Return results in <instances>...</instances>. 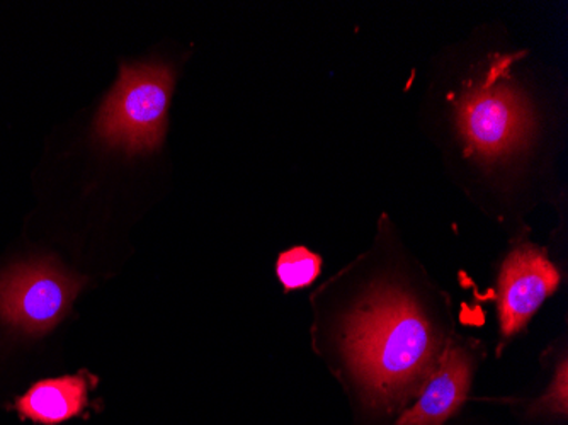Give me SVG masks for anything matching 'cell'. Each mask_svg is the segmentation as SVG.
<instances>
[{"mask_svg":"<svg viewBox=\"0 0 568 425\" xmlns=\"http://www.w3.org/2000/svg\"><path fill=\"white\" fill-rule=\"evenodd\" d=\"M443 351L442 332L395 287L376 290L344 327V353L354 376L366 398L388 412L420 393Z\"/></svg>","mask_w":568,"mask_h":425,"instance_id":"1","label":"cell"},{"mask_svg":"<svg viewBox=\"0 0 568 425\" xmlns=\"http://www.w3.org/2000/svg\"><path fill=\"white\" fill-rule=\"evenodd\" d=\"M516 59L496 57L485 75L453 101L468 150L488 162L516 152L531 136V110L510 81L509 69Z\"/></svg>","mask_w":568,"mask_h":425,"instance_id":"2","label":"cell"},{"mask_svg":"<svg viewBox=\"0 0 568 425\" xmlns=\"http://www.w3.org/2000/svg\"><path fill=\"white\" fill-rule=\"evenodd\" d=\"M172 89L174 73L162 63L121 65L120 79L95 121L99 139L128 152L158 149L168 128Z\"/></svg>","mask_w":568,"mask_h":425,"instance_id":"3","label":"cell"},{"mask_svg":"<svg viewBox=\"0 0 568 425\" xmlns=\"http://www.w3.org/2000/svg\"><path fill=\"white\" fill-rule=\"evenodd\" d=\"M81 286L51 262L18 265L0 277V318L26 334H44L65 318Z\"/></svg>","mask_w":568,"mask_h":425,"instance_id":"4","label":"cell"},{"mask_svg":"<svg viewBox=\"0 0 568 425\" xmlns=\"http://www.w3.org/2000/svg\"><path fill=\"white\" fill-rule=\"evenodd\" d=\"M560 284L547 252L535 245L514 249L504 262L499 280V321L504 337L526 327L536 310Z\"/></svg>","mask_w":568,"mask_h":425,"instance_id":"5","label":"cell"},{"mask_svg":"<svg viewBox=\"0 0 568 425\" xmlns=\"http://www.w3.org/2000/svg\"><path fill=\"white\" fill-rule=\"evenodd\" d=\"M474 361L459 345L445 347L420 389L419 398L400 415L397 425H443L467 401Z\"/></svg>","mask_w":568,"mask_h":425,"instance_id":"6","label":"cell"},{"mask_svg":"<svg viewBox=\"0 0 568 425\" xmlns=\"http://www.w3.org/2000/svg\"><path fill=\"white\" fill-rule=\"evenodd\" d=\"M88 386L84 375L44 380L31 386L30 392L19 398L16 408L22 417L43 425H57L84 411Z\"/></svg>","mask_w":568,"mask_h":425,"instance_id":"7","label":"cell"},{"mask_svg":"<svg viewBox=\"0 0 568 425\" xmlns=\"http://www.w3.org/2000/svg\"><path fill=\"white\" fill-rule=\"evenodd\" d=\"M321 271V255L314 254L305 247L290 249L277 259V277L286 291L310 286L317 280Z\"/></svg>","mask_w":568,"mask_h":425,"instance_id":"8","label":"cell"},{"mask_svg":"<svg viewBox=\"0 0 568 425\" xmlns=\"http://www.w3.org/2000/svg\"><path fill=\"white\" fill-rule=\"evenodd\" d=\"M567 361H561L560 367L557 370V376H555L554 383H551L550 389L547 395L538 402L535 407V412H548V414L561 415L565 417L568 412V373H567Z\"/></svg>","mask_w":568,"mask_h":425,"instance_id":"9","label":"cell"}]
</instances>
